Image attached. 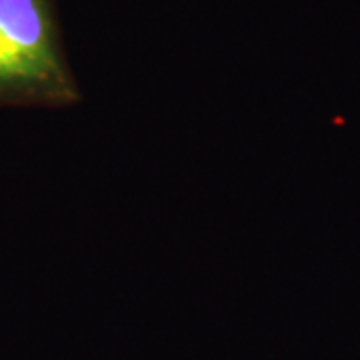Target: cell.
Segmentation results:
<instances>
[{
  "label": "cell",
  "mask_w": 360,
  "mask_h": 360,
  "mask_svg": "<svg viewBox=\"0 0 360 360\" xmlns=\"http://www.w3.org/2000/svg\"><path fill=\"white\" fill-rule=\"evenodd\" d=\"M78 101L49 0H0V106L66 108Z\"/></svg>",
  "instance_id": "6da1fadb"
}]
</instances>
